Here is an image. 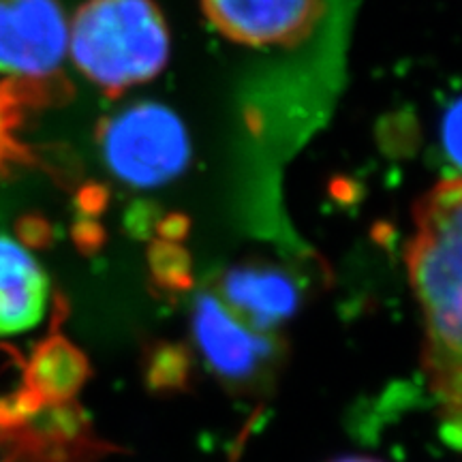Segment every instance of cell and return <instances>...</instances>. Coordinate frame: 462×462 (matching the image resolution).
<instances>
[{"instance_id":"1","label":"cell","mask_w":462,"mask_h":462,"mask_svg":"<svg viewBox=\"0 0 462 462\" xmlns=\"http://www.w3.org/2000/svg\"><path fill=\"white\" fill-rule=\"evenodd\" d=\"M407 270L439 429L448 446L462 449V180L443 178L415 204Z\"/></svg>"},{"instance_id":"2","label":"cell","mask_w":462,"mask_h":462,"mask_svg":"<svg viewBox=\"0 0 462 462\" xmlns=\"http://www.w3.org/2000/svg\"><path fill=\"white\" fill-rule=\"evenodd\" d=\"M79 73L109 97L146 84L170 60V31L152 0H86L69 26Z\"/></svg>"},{"instance_id":"3","label":"cell","mask_w":462,"mask_h":462,"mask_svg":"<svg viewBox=\"0 0 462 462\" xmlns=\"http://www.w3.org/2000/svg\"><path fill=\"white\" fill-rule=\"evenodd\" d=\"M101 154L118 180L135 189H157L187 170L189 133L182 120L161 103L120 109L99 129Z\"/></svg>"},{"instance_id":"4","label":"cell","mask_w":462,"mask_h":462,"mask_svg":"<svg viewBox=\"0 0 462 462\" xmlns=\"http://www.w3.org/2000/svg\"><path fill=\"white\" fill-rule=\"evenodd\" d=\"M69 51L58 0H0V75L51 95Z\"/></svg>"},{"instance_id":"5","label":"cell","mask_w":462,"mask_h":462,"mask_svg":"<svg viewBox=\"0 0 462 462\" xmlns=\"http://www.w3.org/2000/svg\"><path fill=\"white\" fill-rule=\"evenodd\" d=\"M193 337L208 366L231 383H255L274 364L273 334L248 326L215 293L195 300Z\"/></svg>"},{"instance_id":"6","label":"cell","mask_w":462,"mask_h":462,"mask_svg":"<svg viewBox=\"0 0 462 462\" xmlns=\"http://www.w3.org/2000/svg\"><path fill=\"white\" fill-rule=\"evenodd\" d=\"M201 7L218 32L251 48L302 43L323 15V0H201Z\"/></svg>"},{"instance_id":"7","label":"cell","mask_w":462,"mask_h":462,"mask_svg":"<svg viewBox=\"0 0 462 462\" xmlns=\"http://www.w3.org/2000/svg\"><path fill=\"white\" fill-rule=\"evenodd\" d=\"M221 302L259 332L273 334L300 309L296 279L279 265L246 262L229 268L221 279Z\"/></svg>"},{"instance_id":"8","label":"cell","mask_w":462,"mask_h":462,"mask_svg":"<svg viewBox=\"0 0 462 462\" xmlns=\"http://www.w3.org/2000/svg\"><path fill=\"white\" fill-rule=\"evenodd\" d=\"M50 302V281L28 248L0 234V337L32 330Z\"/></svg>"},{"instance_id":"9","label":"cell","mask_w":462,"mask_h":462,"mask_svg":"<svg viewBox=\"0 0 462 462\" xmlns=\"http://www.w3.org/2000/svg\"><path fill=\"white\" fill-rule=\"evenodd\" d=\"M51 95L43 90L22 86L9 79L0 82V170H7L9 165L20 163L28 154L20 140L17 129L24 120V109L32 103L50 101Z\"/></svg>"},{"instance_id":"10","label":"cell","mask_w":462,"mask_h":462,"mask_svg":"<svg viewBox=\"0 0 462 462\" xmlns=\"http://www.w3.org/2000/svg\"><path fill=\"white\" fill-rule=\"evenodd\" d=\"M439 150L449 180H462V95L454 97L439 120Z\"/></svg>"},{"instance_id":"11","label":"cell","mask_w":462,"mask_h":462,"mask_svg":"<svg viewBox=\"0 0 462 462\" xmlns=\"http://www.w3.org/2000/svg\"><path fill=\"white\" fill-rule=\"evenodd\" d=\"M334 462H379V460H373V458H360V456H351V458H340V460H334Z\"/></svg>"}]
</instances>
